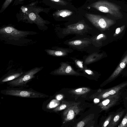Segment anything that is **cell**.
Here are the masks:
<instances>
[{"label":"cell","mask_w":127,"mask_h":127,"mask_svg":"<svg viewBox=\"0 0 127 127\" xmlns=\"http://www.w3.org/2000/svg\"><path fill=\"white\" fill-rule=\"evenodd\" d=\"M125 26V25H124L121 27L117 28L116 30L115 33L114 34V35L115 36L122 32L124 29Z\"/></svg>","instance_id":"19"},{"label":"cell","mask_w":127,"mask_h":127,"mask_svg":"<svg viewBox=\"0 0 127 127\" xmlns=\"http://www.w3.org/2000/svg\"><path fill=\"white\" fill-rule=\"evenodd\" d=\"M72 70L71 67L70 66H68L65 69V70L64 71V72L65 73H70Z\"/></svg>","instance_id":"21"},{"label":"cell","mask_w":127,"mask_h":127,"mask_svg":"<svg viewBox=\"0 0 127 127\" xmlns=\"http://www.w3.org/2000/svg\"><path fill=\"white\" fill-rule=\"evenodd\" d=\"M43 67H35L26 72L18 78L9 82L8 83L12 86H24L33 78L35 74L40 71Z\"/></svg>","instance_id":"3"},{"label":"cell","mask_w":127,"mask_h":127,"mask_svg":"<svg viewBox=\"0 0 127 127\" xmlns=\"http://www.w3.org/2000/svg\"><path fill=\"white\" fill-rule=\"evenodd\" d=\"M73 13V12L67 9L62 10L58 11L54 14L55 16L57 17H65L70 16Z\"/></svg>","instance_id":"12"},{"label":"cell","mask_w":127,"mask_h":127,"mask_svg":"<svg viewBox=\"0 0 127 127\" xmlns=\"http://www.w3.org/2000/svg\"><path fill=\"white\" fill-rule=\"evenodd\" d=\"M90 6L102 12L109 13L115 17H120L122 16L119 7L107 1H98L92 3Z\"/></svg>","instance_id":"1"},{"label":"cell","mask_w":127,"mask_h":127,"mask_svg":"<svg viewBox=\"0 0 127 127\" xmlns=\"http://www.w3.org/2000/svg\"><path fill=\"white\" fill-rule=\"evenodd\" d=\"M88 91V89L86 88H80L76 90L75 92L78 94H82Z\"/></svg>","instance_id":"16"},{"label":"cell","mask_w":127,"mask_h":127,"mask_svg":"<svg viewBox=\"0 0 127 127\" xmlns=\"http://www.w3.org/2000/svg\"><path fill=\"white\" fill-rule=\"evenodd\" d=\"M103 36V34H100L97 37V39H99L100 38L102 37Z\"/></svg>","instance_id":"29"},{"label":"cell","mask_w":127,"mask_h":127,"mask_svg":"<svg viewBox=\"0 0 127 127\" xmlns=\"http://www.w3.org/2000/svg\"><path fill=\"white\" fill-rule=\"evenodd\" d=\"M85 16L95 25L103 29L108 28L115 23L112 19L99 15L86 13Z\"/></svg>","instance_id":"4"},{"label":"cell","mask_w":127,"mask_h":127,"mask_svg":"<svg viewBox=\"0 0 127 127\" xmlns=\"http://www.w3.org/2000/svg\"><path fill=\"white\" fill-rule=\"evenodd\" d=\"M85 71L89 74H92L93 73V72L89 70H86Z\"/></svg>","instance_id":"28"},{"label":"cell","mask_w":127,"mask_h":127,"mask_svg":"<svg viewBox=\"0 0 127 127\" xmlns=\"http://www.w3.org/2000/svg\"><path fill=\"white\" fill-rule=\"evenodd\" d=\"M25 0H16L15 1L14 4H17L20 3L22 2L23 1H24Z\"/></svg>","instance_id":"27"},{"label":"cell","mask_w":127,"mask_h":127,"mask_svg":"<svg viewBox=\"0 0 127 127\" xmlns=\"http://www.w3.org/2000/svg\"><path fill=\"white\" fill-rule=\"evenodd\" d=\"M13 0H5L2 5L0 12H2L10 4Z\"/></svg>","instance_id":"14"},{"label":"cell","mask_w":127,"mask_h":127,"mask_svg":"<svg viewBox=\"0 0 127 127\" xmlns=\"http://www.w3.org/2000/svg\"><path fill=\"white\" fill-rule=\"evenodd\" d=\"M1 92L5 95L27 98H44L48 96L47 95L32 90L8 89L2 90Z\"/></svg>","instance_id":"2"},{"label":"cell","mask_w":127,"mask_h":127,"mask_svg":"<svg viewBox=\"0 0 127 127\" xmlns=\"http://www.w3.org/2000/svg\"><path fill=\"white\" fill-rule=\"evenodd\" d=\"M58 4L62 5H66L67 3L63 0H50Z\"/></svg>","instance_id":"18"},{"label":"cell","mask_w":127,"mask_h":127,"mask_svg":"<svg viewBox=\"0 0 127 127\" xmlns=\"http://www.w3.org/2000/svg\"><path fill=\"white\" fill-rule=\"evenodd\" d=\"M66 107V105L65 104H63L57 108L55 109L54 111H57L58 110H61L65 109Z\"/></svg>","instance_id":"20"},{"label":"cell","mask_w":127,"mask_h":127,"mask_svg":"<svg viewBox=\"0 0 127 127\" xmlns=\"http://www.w3.org/2000/svg\"><path fill=\"white\" fill-rule=\"evenodd\" d=\"M118 126L119 127H127V113L125 116Z\"/></svg>","instance_id":"15"},{"label":"cell","mask_w":127,"mask_h":127,"mask_svg":"<svg viewBox=\"0 0 127 127\" xmlns=\"http://www.w3.org/2000/svg\"><path fill=\"white\" fill-rule=\"evenodd\" d=\"M63 98V96L61 95H59L57 96L56 98L58 100H60Z\"/></svg>","instance_id":"26"},{"label":"cell","mask_w":127,"mask_h":127,"mask_svg":"<svg viewBox=\"0 0 127 127\" xmlns=\"http://www.w3.org/2000/svg\"><path fill=\"white\" fill-rule=\"evenodd\" d=\"M76 108V107H73L69 108L66 110L64 113L66 120H70L73 119L75 115V111Z\"/></svg>","instance_id":"11"},{"label":"cell","mask_w":127,"mask_h":127,"mask_svg":"<svg viewBox=\"0 0 127 127\" xmlns=\"http://www.w3.org/2000/svg\"><path fill=\"white\" fill-rule=\"evenodd\" d=\"M85 125L84 122L82 121L79 122L77 125V127H83Z\"/></svg>","instance_id":"24"},{"label":"cell","mask_w":127,"mask_h":127,"mask_svg":"<svg viewBox=\"0 0 127 127\" xmlns=\"http://www.w3.org/2000/svg\"><path fill=\"white\" fill-rule=\"evenodd\" d=\"M94 102L95 103H97L98 102L99 100V99L97 98H95L94 100Z\"/></svg>","instance_id":"30"},{"label":"cell","mask_w":127,"mask_h":127,"mask_svg":"<svg viewBox=\"0 0 127 127\" xmlns=\"http://www.w3.org/2000/svg\"><path fill=\"white\" fill-rule=\"evenodd\" d=\"M127 86V83H123L110 88L105 91L102 95V97L103 98H105L111 95L115 94L118 92L120 90Z\"/></svg>","instance_id":"8"},{"label":"cell","mask_w":127,"mask_h":127,"mask_svg":"<svg viewBox=\"0 0 127 127\" xmlns=\"http://www.w3.org/2000/svg\"><path fill=\"white\" fill-rule=\"evenodd\" d=\"M120 93L119 92L107 97L103 101L101 104L102 108L105 109H108L114 105L118 100Z\"/></svg>","instance_id":"6"},{"label":"cell","mask_w":127,"mask_h":127,"mask_svg":"<svg viewBox=\"0 0 127 127\" xmlns=\"http://www.w3.org/2000/svg\"><path fill=\"white\" fill-rule=\"evenodd\" d=\"M23 74V72H16L11 73L4 78L0 81L1 83L9 82L20 77Z\"/></svg>","instance_id":"10"},{"label":"cell","mask_w":127,"mask_h":127,"mask_svg":"<svg viewBox=\"0 0 127 127\" xmlns=\"http://www.w3.org/2000/svg\"><path fill=\"white\" fill-rule=\"evenodd\" d=\"M113 116V115H110L109 116L107 119L104 122L103 125V127H106L110 123V122Z\"/></svg>","instance_id":"17"},{"label":"cell","mask_w":127,"mask_h":127,"mask_svg":"<svg viewBox=\"0 0 127 127\" xmlns=\"http://www.w3.org/2000/svg\"><path fill=\"white\" fill-rule=\"evenodd\" d=\"M70 44L75 45H79L81 44L82 41L80 40H77L74 41H71L70 42Z\"/></svg>","instance_id":"23"},{"label":"cell","mask_w":127,"mask_h":127,"mask_svg":"<svg viewBox=\"0 0 127 127\" xmlns=\"http://www.w3.org/2000/svg\"><path fill=\"white\" fill-rule=\"evenodd\" d=\"M124 112V111L118 112L113 116L108 127H114L116 126L122 118Z\"/></svg>","instance_id":"9"},{"label":"cell","mask_w":127,"mask_h":127,"mask_svg":"<svg viewBox=\"0 0 127 127\" xmlns=\"http://www.w3.org/2000/svg\"><path fill=\"white\" fill-rule=\"evenodd\" d=\"M0 34L12 38H20L24 37L28 32L26 31L19 30L13 27L8 26L3 27L0 30Z\"/></svg>","instance_id":"5"},{"label":"cell","mask_w":127,"mask_h":127,"mask_svg":"<svg viewBox=\"0 0 127 127\" xmlns=\"http://www.w3.org/2000/svg\"><path fill=\"white\" fill-rule=\"evenodd\" d=\"M45 51L48 55L52 56H61L64 55V54L63 52L60 51L46 49Z\"/></svg>","instance_id":"13"},{"label":"cell","mask_w":127,"mask_h":127,"mask_svg":"<svg viewBox=\"0 0 127 127\" xmlns=\"http://www.w3.org/2000/svg\"><path fill=\"white\" fill-rule=\"evenodd\" d=\"M77 64L78 65L80 68H83L82 62L80 61H78L77 62Z\"/></svg>","instance_id":"25"},{"label":"cell","mask_w":127,"mask_h":127,"mask_svg":"<svg viewBox=\"0 0 127 127\" xmlns=\"http://www.w3.org/2000/svg\"><path fill=\"white\" fill-rule=\"evenodd\" d=\"M84 28V25L82 24H79L76 26V28L77 30H80L83 29Z\"/></svg>","instance_id":"22"},{"label":"cell","mask_w":127,"mask_h":127,"mask_svg":"<svg viewBox=\"0 0 127 127\" xmlns=\"http://www.w3.org/2000/svg\"><path fill=\"white\" fill-rule=\"evenodd\" d=\"M127 63V54L123 59L116 69L107 80V82H111L116 78L126 67Z\"/></svg>","instance_id":"7"}]
</instances>
